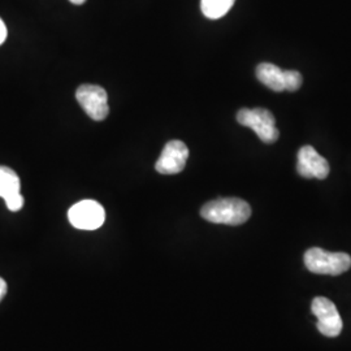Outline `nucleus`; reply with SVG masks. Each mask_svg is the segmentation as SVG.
I'll return each instance as SVG.
<instances>
[{
	"label": "nucleus",
	"mask_w": 351,
	"mask_h": 351,
	"mask_svg": "<svg viewBox=\"0 0 351 351\" xmlns=\"http://www.w3.org/2000/svg\"><path fill=\"white\" fill-rule=\"evenodd\" d=\"M189 158L188 146L182 141H169L155 164L160 175H177L184 171Z\"/></svg>",
	"instance_id": "obj_7"
},
{
	"label": "nucleus",
	"mask_w": 351,
	"mask_h": 351,
	"mask_svg": "<svg viewBox=\"0 0 351 351\" xmlns=\"http://www.w3.org/2000/svg\"><path fill=\"white\" fill-rule=\"evenodd\" d=\"M313 314L317 317L316 326L326 337H337L342 330V319L336 304L324 297H316L311 304Z\"/></svg>",
	"instance_id": "obj_6"
},
{
	"label": "nucleus",
	"mask_w": 351,
	"mask_h": 351,
	"mask_svg": "<svg viewBox=\"0 0 351 351\" xmlns=\"http://www.w3.org/2000/svg\"><path fill=\"white\" fill-rule=\"evenodd\" d=\"M8 36V30H7V26L4 24V21L0 19V46L5 42Z\"/></svg>",
	"instance_id": "obj_13"
},
{
	"label": "nucleus",
	"mask_w": 351,
	"mask_h": 351,
	"mask_svg": "<svg viewBox=\"0 0 351 351\" xmlns=\"http://www.w3.org/2000/svg\"><path fill=\"white\" fill-rule=\"evenodd\" d=\"M304 265L313 274L339 276L350 269L351 256L346 252H329L313 247L304 254Z\"/></svg>",
	"instance_id": "obj_2"
},
{
	"label": "nucleus",
	"mask_w": 351,
	"mask_h": 351,
	"mask_svg": "<svg viewBox=\"0 0 351 351\" xmlns=\"http://www.w3.org/2000/svg\"><path fill=\"white\" fill-rule=\"evenodd\" d=\"M68 219L71 224L81 230L99 229L106 220V213L98 202H78L68 211Z\"/></svg>",
	"instance_id": "obj_5"
},
{
	"label": "nucleus",
	"mask_w": 351,
	"mask_h": 351,
	"mask_svg": "<svg viewBox=\"0 0 351 351\" xmlns=\"http://www.w3.org/2000/svg\"><path fill=\"white\" fill-rule=\"evenodd\" d=\"M71 3H73L75 5H81V4H84L86 0H69Z\"/></svg>",
	"instance_id": "obj_15"
},
{
	"label": "nucleus",
	"mask_w": 351,
	"mask_h": 351,
	"mask_svg": "<svg viewBox=\"0 0 351 351\" xmlns=\"http://www.w3.org/2000/svg\"><path fill=\"white\" fill-rule=\"evenodd\" d=\"M201 216L213 224L241 226L250 219L251 207L239 198H219L206 203L202 207Z\"/></svg>",
	"instance_id": "obj_1"
},
{
	"label": "nucleus",
	"mask_w": 351,
	"mask_h": 351,
	"mask_svg": "<svg viewBox=\"0 0 351 351\" xmlns=\"http://www.w3.org/2000/svg\"><path fill=\"white\" fill-rule=\"evenodd\" d=\"M75 99L94 121L104 120L110 113L107 93L98 85L80 86L75 91Z\"/></svg>",
	"instance_id": "obj_4"
},
{
	"label": "nucleus",
	"mask_w": 351,
	"mask_h": 351,
	"mask_svg": "<svg viewBox=\"0 0 351 351\" xmlns=\"http://www.w3.org/2000/svg\"><path fill=\"white\" fill-rule=\"evenodd\" d=\"M236 0H201L202 13L210 19L217 20L230 11Z\"/></svg>",
	"instance_id": "obj_11"
},
{
	"label": "nucleus",
	"mask_w": 351,
	"mask_h": 351,
	"mask_svg": "<svg viewBox=\"0 0 351 351\" xmlns=\"http://www.w3.org/2000/svg\"><path fill=\"white\" fill-rule=\"evenodd\" d=\"M21 182L17 173L4 165H0V198H3L8 210L17 213L24 206V197L20 193Z\"/></svg>",
	"instance_id": "obj_9"
},
{
	"label": "nucleus",
	"mask_w": 351,
	"mask_h": 351,
	"mask_svg": "<svg viewBox=\"0 0 351 351\" xmlns=\"http://www.w3.org/2000/svg\"><path fill=\"white\" fill-rule=\"evenodd\" d=\"M7 294V282L0 277V302Z\"/></svg>",
	"instance_id": "obj_14"
},
{
	"label": "nucleus",
	"mask_w": 351,
	"mask_h": 351,
	"mask_svg": "<svg viewBox=\"0 0 351 351\" xmlns=\"http://www.w3.org/2000/svg\"><path fill=\"white\" fill-rule=\"evenodd\" d=\"M297 171L304 178L324 180L329 175V164L313 146H303L298 151Z\"/></svg>",
	"instance_id": "obj_8"
},
{
	"label": "nucleus",
	"mask_w": 351,
	"mask_h": 351,
	"mask_svg": "<svg viewBox=\"0 0 351 351\" xmlns=\"http://www.w3.org/2000/svg\"><path fill=\"white\" fill-rule=\"evenodd\" d=\"M256 77L258 80L276 93L285 91V77L284 71L275 64L262 63L256 66Z\"/></svg>",
	"instance_id": "obj_10"
},
{
	"label": "nucleus",
	"mask_w": 351,
	"mask_h": 351,
	"mask_svg": "<svg viewBox=\"0 0 351 351\" xmlns=\"http://www.w3.org/2000/svg\"><path fill=\"white\" fill-rule=\"evenodd\" d=\"M285 91H297L302 86V75L297 71H284Z\"/></svg>",
	"instance_id": "obj_12"
},
{
	"label": "nucleus",
	"mask_w": 351,
	"mask_h": 351,
	"mask_svg": "<svg viewBox=\"0 0 351 351\" xmlns=\"http://www.w3.org/2000/svg\"><path fill=\"white\" fill-rule=\"evenodd\" d=\"M237 121L252 129L264 143H274L280 137L275 116L265 108H242L237 113Z\"/></svg>",
	"instance_id": "obj_3"
}]
</instances>
